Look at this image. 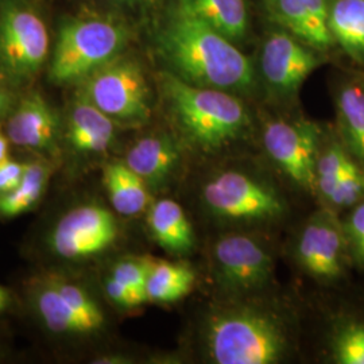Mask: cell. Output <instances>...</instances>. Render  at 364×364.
Masks as SVG:
<instances>
[{
  "label": "cell",
  "instance_id": "f546056e",
  "mask_svg": "<svg viewBox=\"0 0 364 364\" xmlns=\"http://www.w3.org/2000/svg\"><path fill=\"white\" fill-rule=\"evenodd\" d=\"M105 287L108 299L122 308H136L147 301V296L144 293L123 285L111 275L105 279Z\"/></svg>",
  "mask_w": 364,
  "mask_h": 364
},
{
  "label": "cell",
  "instance_id": "7a4b0ae2",
  "mask_svg": "<svg viewBox=\"0 0 364 364\" xmlns=\"http://www.w3.org/2000/svg\"><path fill=\"white\" fill-rule=\"evenodd\" d=\"M162 90L178 127L204 151L219 150L247 129L246 107L231 92L197 87L173 73L162 75Z\"/></svg>",
  "mask_w": 364,
  "mask_h": 364
},
{
  "label": "cell",
  "instance_id": "52a82bcc",
  "mask_svg": "<svg viewBox=\"0 0 364 364\" xmlns=\"http://www.w3.org/2000/svg\"><path fill=\"white\" fill-rule=\"evenodd\" d=\"M203 198L218 216L235 221L278 218L285 205L273 188L239 171H225L204 186Z\"/></svg>",
  "mask_w": 364,
  "mask_h": 364
},
{
  "label": "cell",
  "instance_id": "603a6c76",
  "mask_svg": "<svg viewBox=\"0 0 364 364\" xmlns=\"http://www.w3.org/2000/svg\"><path fill=\"white\" fill-rule=\"evenodd\" d=\"M195 284V273L183 264L154 262L149 274L147 301L168 304L188 296Z\"/></svg>",
  "mask_w": 364,
  "mask_h": 364
},
{
  "label": "cell",
  "instance_id": "44dd1931",
  "mask_svg": "<svg viewBox=\"0 0 364 364\" xmlns=\"http://www.w3.org/2000/svg\"><path fill=\"white\" fill-rule=\"evenodd\" d=\"M328 25L343 50L364 61V0H336L329 9Z\"/></svg>",
  "mask_w": 364,
  "mask_h": 364
},
{
  "label": "cell",
  "instance_id": "d590c367",
  "mask_svg": "<svg viewBox=\"0 0 364 364\" xmlns=\"http://www.w3.org/2000/svg\"><path fill=\"white\" fill-rule=\"evenodd\" d=\"M1 312H4V309H3V308H1V306H0V313Z\"/></svg>",
  "mask_w": 364,
  "mask_h": 364
},
{
  "label": "cell",
  "instance_id": "ba28073f",
  "mask_svg": "<svg viewBox=\"0 0 364 364\" xmlns=\"http://www.w3.org/2000/svg\"><path fill=\"white\" fill-rule=\"evenodd\" d=\"M117 236L114 215L105 207L85 204L70 209L57 221L49 246L63 259H88L112 246Z\"/></svg>",
  "mask_w": 364,
  "mask_h": 364
},
{
  "label": "cell",
  "instance_id": "4dcf8cb0",
  "mask_svg": "<svg viewBox=\"0 0 364 364\" xmlns=\"http://www.w3.org/2000/svg\"><path fill=\"white\" fill-rule=\"evenodd\" d=\"M26 164L16 162L10 158L0 164V196L7 195L21 183L25 176Z\"/></svg>",
  "mask_w": 364,
  "mask_h": 364
},
{
  "label": "cell",
  "instance_id": "9a60e30c",
  "mask_svg": "<svg viewBox=\"0 0 364 364\" xmlns=\"http://www.w3.org/2000/svg\"><path fill=\"white\" fill-rule=\"evenodd\" d=\"M115 120L77 92L66 117L65 139L70 150L81 156L108 151L115 141Z\"/></svg>",
  "mask_w": 364,
  "mask_h": 364
},
{
  "label": "cell",
  "instance_id": "4fadbf2b",
  "mask_svg": "<svg viewBox=\"0 0 364 364\" xmlns=\"http://www.w3.org/2000/svg\"><path fill=\"white\" fill-rule=\"evenodd\" d=\"M318 63L308 45L287 33L272 34L262 52L263 76L272 88L282 95L297 91Z\"/></svg>",
  "mask_w": 364,
  "mask_h": 364
},
{
  "label": "cell",
  "instance_id": "9c48e42d",
  "mask_svg": "<svg viewBox=\"0 0 364 364\" xmlns=\"http://www.w3.org/2000/svg\"><path fill=\"white\" fill-rule=\"evenodd\" d=\"M320 131L311 122L285 120L266 126L263 142L269 156L299 188L316 191Z\"/></svg>",
  "mask_w": 364,
  "mask_h": 364
},
{
  "label": "cell",
  "instance_id": "d4e9b609",
  "mask_svg": "<svg viewBox=\"0 0 364 364\" xmlns=\"http://www.w3.org/2000/svg\"><path fill=\"white\" fill-rule=\"evenodd\" d=\"M352 158L340 144H332L324 153H320L316 168V189L326 201L335 192Z\"/></svg>",
  "mask_w": 364,
  "mask_h": 364
},
{
  "label": "cell",
  "instance_id": "d6986e66",
  "mask_svg": "<svg viewBox=\"0 0 364 364\" xmlns=\"http://www.w3.org/2000/svg\"><path fill=\"white\" fill-rule=\"evenodd\" d=\"M34 306L45 326L57 335H88L96 329L66 301L50 279L37 289Z\"/></svg>",
  "mask_w": 364,
  "mask_h": 364
},
{
  "label": "cell",
  "instance_id": "ffe728a7",
  "mask_svg": "<svg viewBox=\"0 0 364 364\" xmlns=\"http://www.w3.org/2000/svg\"><path fill=\"white\" fill-rule=\"evenodd\" d=\"M177 3L234 42L246 36L248 19L245 0H177Z\"/></svg>",
  "mask_w": 364,
  "mask_h": 364
},
{
  "label": "cell",
  "instance_id": "4316f807",
  "mask_svg": "<svg viewBox=\"0 0 364 364\" xmlns=\"http://www.w3.org/2000/svg\"><path fill=\"white\" fill-rule=\"evenodd\" d=\"M364 197V170L352 159L329 203L335 207H350Z\"/></svg>",
  "mask_w": 364,
  "mask_h": 364
},
{
  "label": "cell",
  "instance_id": "484cf974",
  "mask_svg": "<svg viewBox=\"0 0 364 364\" xmlns=\"http://www.w3.org/2000/svg\"><path fill=\"white\" fill-rule=\"evenodd\" d=\"M332 356L338 364H364V323H347L332 338Z\"/></svg>",
  "mask_w": 364,
  "mask_h": 364
},
{
  "label": "cell",
  "instance_id": "3957f363",
  "mask_svg": "<svg viewBox=\"0 0 364 364\" xmlns=\"http://www.w3.org/2000/svg\"><path fill=\"white\" fill-rule=\"evenodd\" d=\"M205 341L209 358L219 364L275 363L289 350L282 320L254 306H235L212 314Z\"/></svg>",
  "mask_w": 364,
  "mask_h": 364
},
{
  "label": "cell",
  "instance_id": "7c38bea8",
  "mask_svg": "<svg viewBox=\"0 0 364 364\" xmlns=\"http://www.w3.org/2000/svg\"><path fill=\"white\" fill-rule=\"evenodd\" d=\"M343 225L332 212H318L304 228L299 237V263L309 274L321 279H332L341 273L346 248Z\"/></svg>",
  "mask_w": 364,
  "mask_h": 364
},
{
  "label": "cell",
  "instance_id": "277c9868",
  "mask_svg": "<svg viewBox=\"0 0 364 364\" xmlns=\"http://www.w3.org/2000/svg\"><path fill=\"white\" fill-rule=\"evenodd\" d=\"M127 41L129 30L117 19L100 15L66 19L50 54L49 80L58 85L80 84L119 57Z\"/></svg>",
  "mask_w": 364,
  "mask_h": 364
},
{
  "label": "cell",
  "instance_id": "30bf717a",
  "mask_svg": "<svg viewBox=\"0 0 364 364\" xmlns=\"http://www.w3.org/2000/svg\"><path fill=\"white\" fill-rule=\"evenodd\" d=\"M221 285L245 293L264 287L273 274V259L257 240L245 235H227L213 250Z\"/></svg>",
  "mask_w": 364,
  "mask_h": 364
},
{
  "label": "cell",
  "instance_id": "8d00e7d4",
  "mask_svg": "<svg viewBox=\"0 0 364 364\" xmlns=\"http://www.w3.org/2000/svg\"><path fill=\"white\" fill-rule=\"evenodd\" d=\"M1 81H4V80H3V77H1V76H0V84H1Z\"/></svg>",
  "mask_w": 364,
  "mask_h": 364
},
{
  "label": "cell",
  "instance_id": "7402d4cb",
  "mask_svg": "<svg viewBox=\"0 0 364 364\" xmlns=\"http://www.w3.org/2000/svg\"><path fill=\"white\" fill-rule=\"evenodd\" d=\"M50 168L42 161L26 164L21 183L7 195L0 196V218L14 219L34 208L46 191Z\"/></svg>",
  "mask_w": 364,
  "mask_h": 364
},
{
  "label": "cell",
  "instance_id": "d6a6232c",
  "mask_svg": "<svg viewBox=\"0 0 364 364\" xmlns=\"http://www.w3.org/2000/svg\"><path fill=\"white\" fill-rule=\"evenodd\" d=\"M9 149H10V141L6 132H3L0 127V164L9 158Z\"/></svg>",
  "mask_w": 364,
  "mask_h": 364
},
{
  "label": "cell",
  "instance_id": "2e32d148",
  "mask_svg": "<svg viewBox=\"0 0 364 364\" xmlns=\"http://www.w3.org/2000/svg\"><path fill=\"white\" fill-rule=\"evenodd\" d=\"M178 161V147L168 135L144 136L131 147L124 159L149 188L165 183Z\"/></svg>",
  "mask_w": 364,
  "mask_h": 364
},
{
  "label": "cell",
  "instance_id": "83f0119b",
  "mask_svg": "<svg viewBox=\"0 0 364 364\" xmlns=\"http://www.w3.org/2000/svg\"><path fill=\"white\" fill-rule=\"evenodd\" d=\"M153 264L154 262L149 258H129L120 260L114 266L111 277H114L123 285L146 294V285Z\"/></svg>",
  "mask_w": 364,
  "mask_h": 364
},
{
  "label": "cell",
  "instance_id": "1f68e13d",
  "mask_svg": "<svg viewBox=\"0 0 364 364\" xmlns=\"http://www.w3.org/2000/svg\"><path fill=\"white\" fill-rule=\"evenodd\" d=\"M15 103H16V99H15V95L11 90H9L0 84V119L6 117L10 114Z\"/></svg>",
  "mask_w": 364,
  "mask_h": 364
},
{
  "label": "cell",
  "instance_id": "cb8c5ba5",
  "mask_svg": "<svg viewBox=\"0 0 364 364\" xmlns=\"http://www.w3.org/2000/svg\"><path fill=\"white\" fill-rule=\"evenodd\" d=\"M338 115L346 142L352 154L364 161V88L346 85L338 95Z\"/></svg>",
  "mask_w": 364,
  "mask_h": 364
},
{
  "label": "cell",
  "instance_id": "f1b7e54d",
  "mask_svg": "<svg viewBox=\"0 0 364 364\" xmlns=\"http://www.w3.org/2000/svg\"><path fill=\"white\" fill-rule=\"evenodd\" d=\"M343 230L353 259L359 264H364V203L352 210Z\"/></svg>",
  "mask_w": 364,
  "mask_h": 364
},
{
  "label": "cell",
  "instance_id": "ac0fdd59",
  "mask_svg": "<svg viewBox=\"0 0 364 364\" xmlns=\"http://www.w3.org/2000/svg\"><path fill=\"white\" fill-rule=\"evenodd\" d=\"M107 193L117 213L135 216L149 205V186L126 162H111L103 171Z\"/></svg>",
  "mask_w": 364,
  "mask_h": 364
},
{
  "label": "cell",
  "instance_id": "5b68a950",
  "mask_svg": "<svg viewBox=\"0 0 364 364\" xmlns=\"http://www.w3.org/2000/svg\"><path fill=\"white\" fill-rule=\"evenodd\" d=\"M50 58V36L42 15L26 0L0 3V76L31 81Z\"/></svg>",
  "mask_w": 364,
  "mask_h": 364
},
{
  "label": "cell",
  "instance_id": "836d02e7",
  "mask_svg": "<svg viewBox=\"0 0 364 364\" xmlns=\"http://www.w3.org/2000/svg\"><path fill=\"white\" fill-rule=\"evenodd\" d=\"M108 1L115 6H122V7H139L149 0H108Z\"/></svg>",
  "mask_w": 364,
  "mask_h": 364
},
{
  "label": "cell",
  "instance_id": "8fae6325",
  "mask_svg": "<svg viewBox=\"0 0 364 364\" xmlns=\"http://www.w3.org/2000/svg\"><path fill=\"white\" fill-rule=\"evenodd\" d=\"M60 119L48 100L31 92L16 102L7 115L6 135L11 144L43 156H57Z\"/></svg>",
  "mask_w": 364,
  "mask_h": 364
},
{
  "label": "cell",
  "instance_id": "5bb4252c",
  "mask_svg": "<svg viewBox=\"0 0 364 364\" xmlns=\"http://www.w3.org/2000/svg\"><path fill=\"white\" fill-rule=\"evenodd\" d=\"M272 19L305 45L326 50L333 45L328 0H264Z\"/></svg>",
  "mask_w": 364,
  "mask_h": 364
},
{
  "label": "cell",
  "instance_id": "e575fe53",
  "mask_svg": "<svg viewBox=\"0 0 364 364\" xmlns=\"http://www.w3.org/2000/svg\"><path fill=\"white\" fill-rule=\"evenodd\" d=\"M10 293L4 289L3 287H0V306L6 311L7 308H9V305H10Z\"/></svg>",
  "mask_w": 364,
  "mask_h": 364
},
{
  "label": "cell",
  "instance_id": "e0dca14e",
  "mask_svg": "<svg viewBox=\"0 0 364 364\" xmlns=\"http://www.w3.org/2000/svg\"><path fill=\"white\" fill-rule=\"evenodd\" d=\"M147 224L156 243L171 254H186L193 248L192 225L176 201H156L149 209Z\"/></svg>",
  "mask_w": 364,
  "mask_h": 364
},
{
  "label": "cell",
  "instance_id": "8992f818",
  "mask_svg": "<svg viewBox=\"0 0 364 364\" xmlns=\"http://www.w3.org/2000/svg\"><path fill=\"white\" fill-rule=\"evenodd\" d=\"M78 93L115 122L141 124L151 115V96L141 64L117 57L81 81Z\"/></svg>",
  "mask_w": 364,
  "mask_h": 364
},
{
  "label": "cell",
  "instance_id": "6da1fadb",
  "mask_svg": "<svg viewBox=\"0 0 364 364\" xmlns=\"http://www.w3.org/2000/svg\"><path fill=\"white\" fill-rule=\"evenodd\" d=\"M156 48L173 75L197 87L247 92L255 73L251 61L218 30L178 3L158 28Z\"/></svg>",
  "mask_w": 364,
  "mask_h": 364
}]
</instances>
